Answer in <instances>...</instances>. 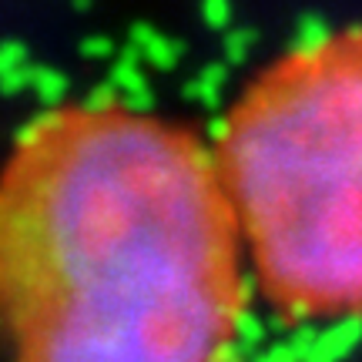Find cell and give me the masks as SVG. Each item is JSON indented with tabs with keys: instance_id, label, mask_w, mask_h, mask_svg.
Listing matches in <instances>:
<instances>
[{
	"instance_id": "obj_1",
	"label": "cell",
	"mask_w": 362,
	"mask_h": 362,
	"mask_svg": "<svg viewBox=\"0 0 362 362\" xmlns=\"http://www.w3.org/2000/svg\"><path fill=\"white\" fill-rule=\"evenodd\" d=\"M238 232L178 124L47 111L0 175V342L11 362H218L245 315Z\"/></svg>"
},
{
	"instance_id": "obj_2",
	"label": "cell",
	"mask_w": 362,
	"mask_h": 362,
	"mask_svg": "<svg viewBox=\"0 0 362 362\" xmlns=\"http://www.w3.org/2000/svg\"><path fill=\"white\" fill-rule=\"evenodd\" d=\"M215 161L272 305L292 319L362 312V27L262 71Z\"/></svg>"
}]
</instances>
